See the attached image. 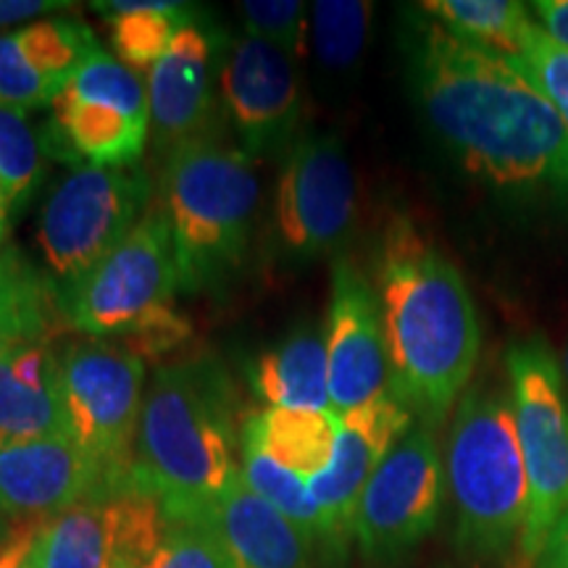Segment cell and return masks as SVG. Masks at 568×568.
Returning <instances> with one entry per match:
<instances>
[{"label":"cell","instance_id":"6da1fadb","mask_svg":"<svg viewBox=\"0 0 568 568\" xmlns=\"http://www.w3.org/2000/svg\"><path fill=\"white\" fill-rule=\"evenodd\" d=\"M414 32L410 77L418 103L468 172L497 190H568V134L518 59L439 21H422Z\"/></svg>","mask_w":568,"mask_h":568},{"label":"cell","instance_id":"7a4b0ae2","mask_svg":"<svg viewBox=\"0 0 568 568\" xmlns=\"http://www.w3.org/2000/svg\"><path fill=\"white\" fill-rule=\"evenodd\" d=\"M379 308L389 393L437 429L464 397L479 361L481 329L464 276L408 219L389 224L379 255Z\"/></svg>","mask_w":568,"mask_h":568},{"label":"cell","instance_id":"3957f363","mask_svg":"<svg viewBox=\"0 0 568 568\" xmlns=\"http://www.w3.org/2000/svg\"><path fill=\"white\" fill-rule=\"evenodd\" d=\"M237 397L213 358L155 368L140 408L134 481L172 518H197L240 477Z\"/></svg>","mask_w":568,"mask_h":568},{"label":"cell","instance_id":"277c9868","mask_svg":"<svg viewBox=\"0 0 568 568\" xmlns=\"http://www.w3.org/2000/svg\"><path fill=\"white\" fill-rule=\"evenodd\" d=\"M445 481L466 564L497 566L518 550L529 481L510 389L477 385L460 397L445 450Z\"/></svg>","mask_w":568,"mask_h":568},{"label":"cell","instance_id":"5b68a950","mask_svg":"<svg viewBox=\"0 0 568 568\" xmlns=\"http://www.w3.org/2000/svg\"><path fill=\"white\" fill-rule=\"evenodd\" d=\"M163 211L172 224L176 287L219 293L245 264L258 176L253 159L224 138H203L161 163Z\"/></svg>","mask_w":568,"mask_h":568},{"label":"cell","instance_id":"8992f818","mask_svg":"<svg viewBox=\"0 0 568 568\" xmlns=\"http://www.w3.org/2000/svg\"><path fill=\"white\" fill-rule=\"evenodd\" d=\"M516 437L529 481V510L516 558L535 566L550 529L568 510V403L548 339L529 337L506 355Z\"/></svg>","mask_w":568,"mask_h":568},{"label":"cell","instance_id":"52a82bcc","mask_svg":"<svg viewBox=\"0 0 568 568\" xmlns=\"http://www.w3.org/2000/svg\"><path fill=\"white\" fill-rule=\"evenodd\" d=\"M151 209L145 169L82 166L48 197L40 216V247L55 295L95 272Z\"/></svg>","mask_w":568,"mask_h":568},{"label":"cell","instance_id":"ba28073f","mask_svg":"<svg viewBox=\"0 0 568 568\" xmlns=\"http://www.w3.org/2000/svg\"><path fill=\"white\" fill-rule=\"evenodd\" d=\"M355 226V176L335 132L297 134L276 180L272 245L284 266L337 255Z\"/></svg>","mask_w":568,"mask_h":568},{"label":"cell","instance_id":"9c48e42d","mask_svg":"<svg viewBox=\"0 0 568 568\" xmlns=\"http://www.w3.org/2000/svg\"><path fill=\"white\" fill-rule=\"evenodd\" d=\"M176 287L174 237L166 211L151 203L130 237L77 287L59 293L63 324L90 339L132 335L169 308Z\"/></svg>","mask_w":568,"mask_h":568},{"label":"cell","instance_id":"30bf717a","mask_svg":"<svg viewBox=\"0 0 568 568\" xmlns=\"http://www.w3.org/2000/svg\"><path fill=\"white\" fill-rule=\"evenodd\" d=\"M59 385L69 437L113 477L132 479L145 361L109 339H80L59 351Z\"/></svg>","mask_w":568,"mask_h":568},{"label":"cell","instance_id":"8fae6325","mask_svg":"<svg viewBox=\"0 0 568 568\" xmlns=\"http://www.w3.org/2000/svg\"><path fill=\"white\" fill-rule=\"evenodd\" d=\"M447 493L435 429L418 424L366 481L353 514V542L374 568H393L432 535Z\"/></svg>","mask_w":568,"mask_h":568},{"label":"cell","instance_id":"7c38bea8","mask_svg":"<svg viewBox=\"0 0 568 568\" xmlns=\"http://www.w3.org/2000/svg\"><path fill=\"white\" fill-rule=\"evenodd\" d=\"M222 105L251 159H284L301 130L303 95L293 59L280 48L245 34L226 48Z\"/></svg>","mask_w":568,"mask_h":568},{"label":"cell","instance_id":"4fadbf2b","mask_svg":"<svg viewBox=\"0 0 568 568\" xmlns=\"http://www.w3.org/2000/svg\"><path fill=\"white\" fill-rule=\"evenodd\" d=\"M226 51L222 32L190 21L148 71L153 151L161 163L203 138H222L216 105V80Z\"/></svg>","mask_w":568,"mask_h":568},{"label":"cell","instance_id":"5bb4252c","mask_svg":"<svg viewBox=\"0 0 568 568\" xmlns=\"http://www.w3.org/2000/svg\"><path fill=\"white\" fill-rule=\"evenodd\" d=\"M324 343L329 364V400L337 416L389 393L379 295L366 274L343 255L332 266V301Z\"/></svg>","mask_w":568,"mask_h":568},{"label":"cell","instance_id":"9a60e30c","mask_svg":"<svg viewBox=\"0 0 568 568\" xmlns=\"http://www.w3.org/2000/svg\"><path fill=\"white\" fill-rule=\"evenodd\" d=\"M88 456L71 437L0 445V516L53 521L69 508L103 500L130 485Z\"/></svg>","mask_w":568,"mask_h":568},{"label":"cell","instance_id":"2e32d148","mask_svg":"<svg viewBox=\"0 0 568 568\" xmlns=\"http://www.w3.org/2000/svg\"><path fill=\"white\" fill-rule=\"evenodd\" d=\"M339 443L326 471L308 481L322 508L332 566L343 564L353 539V514L366 481L393 447L414 429V416L393 393L339 416Z\"/></svg>","mask_w":568,"mask_h":568},{"label":"cell","instance_id":"e0dca14e","mask_svg":"<svg viewBox=\"0 0 568 568\" xmlns=\"http://www.w3.org/2000/svg\"><path fill=\"white\" fill-rule=\"evenodd\" d=\"M197 518L222 539L232 568H329L316 539L255 495L243 477Z\"/></svg>","mask_w":568,"mask_h":568},{"label":"cell","instance_id":"ac0fdd59","mask_svg":"<svg viewBox=\"0 0 568 568\" xmlns=\"http://www.w3.org/2000/svg\"><path fill=\"white\" fill-rule=\"evenodd\" d=\"M151 124L134 122L113 105L82 101L63 90L53 101V119L42 130L40 145L48 159H59L69 166L130 169L138 166L145 151Z\"/></svg>","mask_w":568,"mask_h":568},{"label":"cell","instance_id":"d6986e66","mask_svg":"<svg viewBox=\"0 0 568 568\" xmlns=\"http://www.w3.org/2000/svg\"><path fill=\"white\" fill-rule=\"evenodd\" d=\"M253 395L272 408L332 410L326 343L314 324L297 326L247 366Z\"/></svg>","mask_w":568,"mask_h":568},{"label":"cell","instance_id":"ffe728a7","mask_svg":"<svg viewBox=\"0 0 568 568\" xmlns=\"http://www.w3.org/2000/svg\"><path fill=\"white\" fill-rule=\"evenodd\" d=\"M339 429L343 424L335 410L268 408L245 418L240 443L253 445L295 477L311 481L335 458Z\"/></svg>","mask_w":568,"mask_h":568},{"label":"cell","instance_id":"44dd1931","mask_svg":"<svg viewBox=\"0 0 568 568\" xmlns=\"http://www.w3.org/2000/svg\"><path fill=\"white\" fill-rule=\"evenodd\" d=\"M59 322L63 316L51 276L9 243L0 251V345L53 343Z\"/></svg>","mask_w":568,"mask_h":568},{"label":"cell","instance_id":"7402d4cb","mask_svg":"<svg viewBox=\"0 0 568 568\" xmlns=\"http://www.w3.org/2000/svg\"><path fill=\"white\" fill-rule=\"evenodd\" d=\"M92 9L111 17V40L119 59L126 67L151 71L169 51L176 32L193 21V13L184 3H126V0H109V3H92Z\"/></svg>","mask_w":568,"mask_h":568},{"label":"cell","instance_id":"603a6c76","mask_svg":"<svg viewBox=\"0 0 568 568\" xmlns=\"http://www.w3.org/2000/svg\"><path fill=\"white\" fill-rule=\"evenodd\" d=\"M17 45L24 61L59 92L69 88L77 71L101 51L95 34L82 19L59 17L24 27L17 32Z\"/></svg>","mask_w":568,"mask_h":568},{"label":"cell","instance_id":"cb8c5ba5","mask_svg":"<svg viewBox=\"0 0 568 568\" xmlns=\"http://www.w3.org/2000/svg\"><path fill=\"white\" fill-rule=\"evenodd\" d=\"M30 568H111L103 500L82 503L48 521Z\"/></svg>","mask_w":568,"mask_h":568},{"label":"cell","instance_id":"d4e9b609","mask_svg":"<svg viewBox=\"0 0 568 568\" xmlns=\"http://www.w3.org/2000/svg\"><path fill=\"white\" fill-rule=\"evenodd\" d=\"M11 345H0V445L69 437L61 389H34L13 374Z\"/></svg>","mask_w":568,"mask_h":568},{"label":"cell","instance_id":"484cf974","mask_svg":"<svg viewBox=\"0 0 568 568\" xmlns=\"http://www.w3.org/2000/svg\"><path fill=\"white\" fill-rule=\"evenodd\" d=\"M240 477L255 495L264 497L268 506H274L284 518L303 529L311 539H316L318 548L324 552L326 566L332 568L329 560V537H326V524L322 508L316 506L314 495H311L308 481L295 477L293 471L282 468L276 460L255 450L253 445L240 443Z\"/></svg>","mask_w":568,"mask_h":568},{"label":"cell","instance_id":"4316f807","mask_svg":"<svg viewBox=\"0 0 568 568\" xmlns=\"http://www.w3.org/2000/svg\"><path fill=\"white\" fill-rule=\"evenodd\" d=\"M418 9L460 38L514 59L531 21L529 9L518 0H426Z\"/></svg>","mask_w":568,"mask_h":568},{"label":"cell","instance_id":"83f0119b","mask_svg":"<svg viewBox=\"0 0 568 568\" xmlns=\"http://www.w3.org/2000/svg\"><path fill=\"white\" fill-rule=\"evenodd\" d=\"M374 6L364 0L314 3V51L326 71L345 74L361 61Z\"/></svg>","mask_w":568,"mask_h":568},{"label":"cell","instance_id":"f1b7e54d","mask_svg":"<svg viewBox=\"0 0 568 568\" xmlns=\"http://www.w3.org/2000/svg\"><path fill=\"white\" fill-rule=\"evenodd\" d=\"M67 90L82 101L113 105L134 122L151 124V98H148L145 80L126 63L111 59L103 48L77 71Z\"/></svg>","mask_w":568,"mask_h":568},{"label":"cell","instance_id":"f546056e","mask_svg":"<svg viewBox=\"0 0 568 568\" xmlns=\"http://www.w3.org/2000/svg\"><path fill=\"white\" fill-rule=\"evenodd\" d=\"M40 138L27 122V111L0 105V184H3V201L24 205L42 176Z\"/></svg>","mask_w":568,"mask_h":568},{"label":"cell","instance_id":"4dcf8cb0","mask_svg":"<svg viewBox=\"0 0 568 568\" xmlns=\"http://www.w3.org/2000/svg\"><path fill=\"white\" fill-rule=\"evenodd\" d=\"M516 59L558 111L568 134V48L552 40L537 21H529L518 42Z\"/></svg>","mask_w":568,"mask_h":568},{"label":"cell","instance_id":"1f68e13d","mask_svg":"<svg viewBox=\"0 0 568 568\" xmlns=\"http://www.w3.org/2000/svg\"><path fill=\"white\" fill-rule=\"evenodd\" d=\"M140 568H232L222 539L203 518H172V529Z\"/></svg>","mask_w":568,"mask_h":568},{"label":"cell","instance_id":"d6a6232c","mask_svg":"<svg viewBox=\"0 0 568 568\" xmlns=\"http://www.w3.org/2000/svg\"><path fill=\"white\" fill-rule=\"evenodd\" d=\"M245 19L247 34L280 48L295 59L305 51V30H308V11L297 0H245L237 6Z\"/></svg>","mask_w":568,"mask_h":568},{"label":"cell","instance_id":"836d02e7","mask_svg":"<svg viewBox=\"0 0 568 568\" xmlns=\"http://www.w3.org/2000/svg\"><path fill=\"white\" fill-rule=\"evenodd\" d=\"M55 98H59V92L42 80L21 55L17 32L0 34V105L27 111L53 105Z\"/></svg>","mask_w":568,"mask_h":568},{"label":"cell","instance_id":"e575fe53","mask_svg":"<svg viewBox=\"0 0 568 568\" xmlns=\"http://www.w3.org/2000/svg\"><path fill=\"white\" fill-rule=\"evenodd\" d=\"M190 337H193V324H190V318L180 314L174 305H169V308H161L159 314L145 318L132 335H126L124 347H130V351L142 361H159L161 355L182 347Z\"/></svg>","mask_w":568,"mask_h":568},{"label":"cell","instance_id":"d590c367","mask_svg":"<svg viewBox=\"0 0 568 568\" xmlns=\"http://www.w3.org/2000/svg\"><path fill=\"white\" fill-rule=\"evenodd\" d=\"M45 527L48 521H40V518L11 521L0 537V568H30L32 552Z\"/></svg>","mask_w":568,"mask_h":568},{"label":"cell","instance_id":"8d00e7d4","mask_svg":"<svg viewBox=\"0 0 568 568\" xmlns=\"http://www.w3.org/2000/svg\"><path fill=\"white\" fill-rule=\"evenodd\" d=\"M61 9H74V3H67V0H0V27Z\"/></svg>","mask_w":568,"mask_h":568},{"label":"cell","instance_id":"74e56055","mask_svg":"<svg viewBox=\"0 0 568 568\" xmlns=\"http://www.w3.org/2000/svg\"><path fill=\"white\" fill-rule=\"evenodd\" d=\"M531 13L552 40L568 48V0H537Z\"/></svg>","mask_w":568,"mask_h":568},{"label":"cell","instance_id":"f35d334b","mask_svg":"<svg viewBox=\"0 0 568 568\" xmlns=\"http://www.w3.org/2000/svg\"><path fill=\"white\" fill-rule=\"evenodd\" d=\"M531 568H568V510L558 518L556 527L550 529Z\"/></svg>","mask_w":568,"mask_h":568},{"label":"cell","instance_id":"ab89813d","mask_svg":"<svg viewBox=\"0 0 568 568\" xmlns=\"http://www.w3.org/2000/svg\"><path fill=\"white\" fill-rule=\"evenodd\" d=\"M9 203L0 201V251L9 245Z\"/></svg>","mask_w":568,"mask_h":568},{"label":"cell","instance_id":"60d3db41","mask_svg":"<svg viewBox=\"0 0 568 568\" xmlns=\"http://www.w3.org/2000/svg\"><path fill=\"white\" fill-rule=\"evenodd\" d=\"M564 372H566V379H568V343H566V351H564Z\"/></svg>","mask_w":568,"mask_h":568},{"label":"cell","instance_id":"b9f144b4","mask_svg":"<svg viewBox=\"0 0 568 568\" xmlns=\"http://www.w3.org/2000/svg\"><path fill=\"white\" fill-rule=\"evenodd\" d=\"M432 568H453L450 564H437V566H432Z\"/></svg>","mask_w":568,"mask_h":568},{"label":"cell","instance_id":"7bdbcfd3","mask_svg":"<svg viewBox=\"0 0 568 568\" xmlns=\"http://www.w3.org/2000/svg\"><path fill=\"white\" fill-rule=\"evenodd\" d=\"M0 201H3V184H0Z\"/></svg>","mask_w":568,"mask_h":568},{"label":"cell","instance_id":"ee69618b","mask_svg":"<svg viewBox=\"0 0 568 568\" xmlns=\"http://www.w3.org/2000/svg\"><path fill=\"white\" fill-rule=\"evenodd\" d=\"M3 529H6V527H0V535H3Z\"/></svg>","mask_w":568,"mask_h":568},{"label":"cell","instance_id":"f6af8a7d","mask_svg":"<svg viewBox=\"0 0 568 568\" xmlns=\"http://www.w3.org/2000/svg\"><path fill=\"white\" fill-rule=\"evenodd\" d=\"M3 531H6V529H3ZM0 537H3V535H0Z\"/></svg>","mask_w":568,"mask_h":568},{"label":"cell","instance_id":"bcb514c9","mask_svg":"<svg viewBox=\"0 0 568 568\" xmlns=\"http://www.w3.org/2000/svg\"><path fill=\"white\" fill-rule=\"evenodd\" d=\"M0 527H3V524H0Z\"/></svg>","mask_w":568,"mask_h":568}]
</instances>
